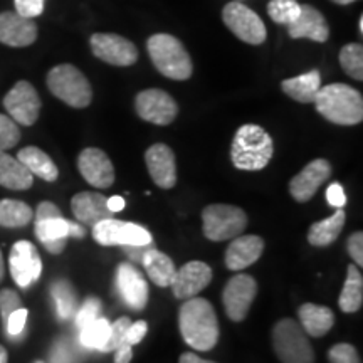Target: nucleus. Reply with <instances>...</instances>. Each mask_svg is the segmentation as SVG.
Returning <instances> with one entry per match:
<instances>
[{"label": "nucleus", "instance_id": "1", "mask_svg": "<svg viewBox=\"0 0 363 363\" xmlns=\"http://www.w3.org/2000/svg\"><path fill=\"white\" fill-rule=\"evenodd\" d=\"M182 338L197 352H208L219 342V320L214 306L203 298H189L179 311Z\"/></svg>", "mask_w": 363, "mask_h": 363}, {"label": "nucleus", "instance_id": "2", "mask_svg": "<svg viewBox=\"0 0 363 363\" xmlns=\"http://www.w3.org/2000/svg\"><path fill=\"white\" fill-rule=\"evenodd\" d=\"M316 111L335 125L353 126L363 120V98L360 91L343 83L326 84L318 91Z\"/></svg>", "mask_w": 363, "mask_h": 363}, {"label": "nucleus", "instance_id": "3", "mask_svg": "<svg viewBox=\"0 0 363 363\" xmlns=\"http://www.w3.org/2000/svg\"><path fill=\"white\" fill-rule=\"evenodd\" d=\"M272 153H274L272 138L259 125H242L235 131L230 147V160L235 169L247 172L266 169Z\"/></svg>", "mask_w": 363, "mask_h": 363}, {"label": "nucleus", "instance_id": "4", "mask_svg": "<svg viewBox=\"0 0 363 363\" xmlns=\"http://www.w3.org/2000/svg\"><path fill=\"white\" fill-rule=\"evenodd\" d=\"M147 49L152 62L165 78L185 81L192 76V59H190L187 49L174 35H152L147 43Z\"/></svg>", "mask_w": 363, "mask_h": 363}, {"label": "nucleus", "instance_id": "5", "mask_svg": "<svg viewBox=\"0 0 363 363\" xmlns=\"http://www.w3.org/2000/svg\"><path fill=\"white\" fill-rule=\"evenodd\" d=\"M272 348L281 363H315V352L301 325L286 318L272 328Z\"/></svg>", "mask_w": 363, "mask_h": 363}, {"label": "nucleus", "instance_id": "6", "mask_svg": "<svg viewBox=\"0 0 363 363\" xmlns=\"http://www.w3.org/2000/svg\"><path fill=\"white\" fill-rule=\"evenodd\" d=\"M48 88L61 101L71 108H86L93 101V89L89 81L78 67L59 65L48 74Z\"/></svg>", "mask_w": 363, "mask_h": 363}, {"label": "nucleus", "instance_id": "7", "mask_svg": "<svg viewBox=\"0 0 363 363\" xmlns=\"http://www.w3.org/2000/svg\"><path fill=\"white\" fill-rule=\"evenodd\" d=\"M247 227V214L229 203H211L202 212V230L208 240L234 239Z\"/></svg>", "mask_w": 363, "mask_h": 363}, {"label": "nucleus", "instance_id": "8", "mask_svg": "<svg viewBox=\"0 0 363 363\" xmlns=\"http://www.w3.org/2000/svg\"><path fill=\"white\" fill-rule=\"evenodd\" d=\"M93 239L99 246H131L147 247L153 244L152 234L147 229L133 222H123L118 219H106L98 222L93 227Z\"/></svg>", "mask_w": 363, "mask_h": 363}, {"label": "nucleus", "instance_id": "9", "mask_svg": "<svg viewBox=\"0 0 363 363\" xmlns=\"http://www.w3.org/2000/svg\"><path fill=\"white\" fill-rule=\"evenodd\" d=\"M222 19L234 35L246 44L259 45L266 40L264 22L252 9L244 6L239 0L229 2L222 11Z\"/></svg>", "mask_w": 363, "mask_h": 363}, {"label": "nucleus", "instance_id": "10", "mask_svg": "<svg viewBox=\"0 0 363 363\" xmlns=\"http://www.w3.org/2000/svg\"><path fill=\"white\" fill-rule=\"evenodd\" d=\"M40 98L29 81H17L4 98V108L17 125L30 126L38 121L40 113Z\"/></svg>", "mask_w": 363, "mask_h": 363}, {"label": "nucleus", "instance_id": "11", "mask_svg": "<svg viewBox=\"0 0 363 363\" xmlns=\"http://www.w3.org/2000/svg\"><path fill=\"white\" fill-rule=\"evenodd\" d=\"M256 294L257 283L252 276L235 274L234 278H230L222 291V301H224L227 316L233 321L246 320Z\"/></svg>", "mask_w": 363, "mask_h": 363}, {"label": "nucleus", "instance_id": "12", "mask_svg": "<svg viewBox=\"0 0 363 363\" xmlns=\"http://www.w3.org/2000/svg\"><path fill=\"white\" fill-rule=\"evenodd\" d=\"M135 110L148 123L165 126L179 115V106L169 93L162 89H145L135 99Z\"/></svg>", "mask_w": 363, "mask_h": 363}, {"label": "nucleus", "instance_id": "13", "mask_svg": "<svg viewBox=\"0 0 363 363\" xmlns=\"http://www.w3.org/2000/svg\"><path fill=\"white\" fill-rule=\"evenodd\" d=\"M89 44L94 56L111 66L126 67L135 65L138 59L136 45L118 34H93Z\"/></svg>", "mask_w": 363, "mask_h": 363}, {"label": "nucleus", "instance_id": "14", "mask_svg": "<svg viewBox=\"0 0 363 363\" xmlns=\"http://www.w3.org/2000/svg\"><path fill=\"white\" fill-rule=\"evenodd\" d=\"M9 266H11L12 279L21 288H29L40 278V272H43L39 251L29 240H19L13 244L11 256H9Z\"/></svg>", "mask_w": 363, "mask_h": 363}, {"label": "nucleus", "instance_id": "15", "mask_svg": "<svg viewBox=\"0 0 363 363\" xmlns=\"http://www.w3.org/2000/svg\"><path fill=\"white\" fill-rule=\"evenodd\" d=\"M331 165L325 158H316L308 163V165L294 175L289 182V194L296 202H310L318 189L330 179Z\"/></svg>", "mask_w": 363, "mask_h": 363}, {"label": "nucleus", "instance_id": "16", "mask_svg": "<svg viewBox=\"0 0 363 363\" xmlns=\"http://www.w3.org/2000/svg\"><path fill=\"white\" fill-rule=\"evenodd\" d=\"M78 169L83 179L96 189H108L115 182V167L99 148H84L78 157Z\"/></svg>", "mask_w": 363, "mask_h": 363}, {"label": "nucleus", "instance_id": "17", "mask_svg": "<svg viewBox=\"0 0 363 363\" xmlns=\"http://www.w3.org/2000/svg\"><path fill=\"white\" fill-rule=\"evenodd\" d=\"M212 281V269L202 261H190L177 269L170 288L175 298L189 299L197 296Z\"/></svg>", "mask_w": 363, "mask_h": 363}, {"label": "nucleus", "instance_id": "18", "mask_svg": "<svg viewBox=\"0 0 363 363\" xmlns=\"http://www.w3.org/2000/svg\"><path fill=\"white\" fill-rule=\"evenodd\" d=\"M148 174L160 189H174L177 184V160L174 150L163 143L152 145L145 153Z\"/></svg>", "mask_w": 363, "mask_h": 363}, {"label": "nucleus", "instance_id": "19", "mask_svg": "<svg viewBox=\"0 0 363 363\" xmlns=\"http://www.w3.org/2000/svg\"><path fill=\"white\" fill-rule=\"evenodd\" d=\"M118 291L131 310L142 311L148 303V284L143 274L130 262H121L116 269Z\"/></svg>", "mask_w": 363, "mask_h": 363}, {"label": "nucleus", "instance_id": "20", "mask_svg": "<svg viewBox=\"0 0 363 363\" xmlns=\"http://www.w3.org/2000/svg\"><path fill=\"white\" fill-rule=\"evenodd\" d=\"M38 39V26L34 19L17 12L0 13V43L11 48H27Z\"/></svg>", "mask_w": 363, "mask_h": 363}, {"label": "nucleus", "instance_id": "21", "mask_svg": "<svg viewBox=\"0 0 363 363\" xmlns=\"http://www.w3.org/2000/svg\"><path fill=\"white\" fill-rule=\"evenodd\" d=\"M289 38L310 39L315 43H326L330 38V27L325 16L313 6H301L298 19L289 26Z\"/></svg>", "mask_w": 363, "mask_h": 363}, {"label": "nucleus", "instance_id": "22", "mask_svg": "<svg viewBox=\"0 0 363 363\" xmlns=\"http://www.w3.org/2000/svg\"><path fill=\"white\" fill-rule=\"evenodd\" d=\"M262 252H264V240L259 235H238L225 251L227 269H246L259 259Z\"/></svg>", "mask_w": 363, "mask_h": 363}, {"label": "nucleus", "instance_id": "23", "mask_svg": "<svg viewBox=\"0 0 363 363\" xmlns=\"http://www.w3.org/2000/svg\"><path fill=\"white\" fill-rule=\"evenodd\" d=\"M106 201L108 199L99 192H79L71 199V211L84 225L94 227L98 222L115 217L108 208Z\"/></svg>", "mask_w": 363, "mask_h": 363}, {"label": "nucleus", "instance_id": "24", "mask_svg": "<svg viewBox=\"0 0 363 363\" xmlns=\"http://www.w3.org/2000/svg\"><path fill=\"white\" fill-rule=\"evenodd\" d=\"M35 235L49 252L61 254L66 249V240L69 238V220L62 216L35 220Z\"/></svg>", "mask_w": 363, "mask_h": 363}, {"label": "nucleus", "instance_id": "25", "mask_svg": "<svg viewBox=\"0 0 363 363\" xmlns=\"http://www.w3.org/2000/svg\"><path fill=\"white\" fill-rule=\"evenodd\" d=\"M301 328L306 335L315 338L325 337L328 331L333 328L335 315L330 308L315 305V303H305L298 311Z\"/></svg>", "mask_w": 363, "mask_h": 363}, {"label": "nucleus", "instance_id": "26", "mask_svg": "<svg viewBox=\"0 0 363 363\" xmlns=\"http://www.w3.org/2000/svg\"><path fill=\"white\" fill-rule=\"evenodd\" d=\"M142 262L145 271H147L148 278L155 283L158 288H169L172 281L175 278V264L167 254H163L157 249L148 247L147 251L142 254Z\"/></svg>", "mask_w": 363, "mask_h": 363}, {"label": "nucleus", "instance_id": "27", "mask_svg": "<svg viewBox=\"0 0 363 363\" xmlns=\"http://www.w3.org/2000/svg\"><path fill=\"white\" fill-rule=\"evenodd\" d=\"M34 175L26 169L22 163L9 155L6 152H0V185L11 190H27L33 187Z\"/></svg>", "mask_w": 363, "mask_h": 363}, {"label": "nucleus", "instance_id": "28", "mask_svg": "<svg viewBox=\"0 0 363 363\" xmlns=\"http://www.w3.org/2000/svg\"><path fill=\"white\" fill-rule=\"evenodd\" d=\"M345 219H347V214H345L343 208H337L333 216L315 222L308 230V242L315 247H326L333 244L342 234Z\"/></svg>", "mask_w": 363, "mask_h": 363}, {"label": "nucleus", "instance_id": "29", "mask_svg": "<svg viewBox=\"0 0 363 363\" xmlns=\"http://www.w3.org/2000/svg\"><path fill=\"white\" fill-rule=\"evenodd\" d=\"M284 94L298 103H313L318 91L321 88V76L316 69L308 71L305 74H299L296 78L284 79L281 83Z\"/></svg>", "mask_w": 363, "mask_h": 363}, {"label": "nucleus", "instance_id": "30", "mask_svg": "<svg viewBox=\"0 0 363 363\" xmlns=\"http://www.w3.org/2000/svg\"><path fill=\"white\" fill-rule=\"evenodd\" d=\"M17 160L26 167L30 174L45 182H54L59 177L56 163L48 153L38 147H26L17 153Z\"/></svg>", "mask_w": 363, "mask_h": 363}, {"label": "nucleus", "instance_id": "31", "mask_svg": "<svg viewBox=\"0 0 363 363\" xmlns=\"http://www.w3.org/2000/svg\"><path fill=\"white\" fill-rule=\"evenodd\" d=\"M363 305V276L355 264L347 267V279L340 293L338 306L343 313H357Z\"/></svg>", "mask_w": 363, "mask_h": 363}, {"label": "nucleus", "instance_id": "32", "mask_svg": "<svg viewBox=\"0 0 363 363\" xmlns=\"http://www.w3.org/2000/svg\"><path fill=\"white\" fill-rule=\"evenodd\" d=\"M33 208L22 201H13V199H2L0 201V225L9 227H24L33 220Z\"/></svg>", "mask_w": 363, "mask_h": 363}, {"label": "nucleus", "instance_id": "33", "mask_svg": "<svg viewBox=\"0 0 363 363\" xmlns=\"http://www.w3.org/2000/svg\"><path fill=\"white\" fill-rule=\"evenodd\" d=\"M51 294L56 303L57 316L62 320H67L74 315L76 310V291L72 289L71 283H67L66 279H59L52 284Z\"/></svg>", "mask_w": 363, "mask_h": 363}, {"label": "nucleus", "instance_id": "34", "mask_svg": "<svg viewBox=\"0 0 363 363\" xmlns=\"http://www.w3.org/2000/svg\"><path fill=\"white\" fill-rule=\"evenodd\" d=\"M110 328L111 323L106 318H96L94 321H91L89 325H86L84 328H81V343L86 348H93V350H101L103 345L106 343L108 337H110Z\"/></svg>", "mask_w": 363, "mask_h": 363}, {"label": "nucleus", "instance_id": "35", "mask_svg": "<svg viewBox=\"0 0 363 363\" xmlns=\"http://www.w3.org/2000/svg\"><path fill=\"white\" fill-rule=\"evenodd\" d=\"M340 65L348 76L357 81L363 79V48L362 44H347L340 51Z\"/></svg>", "mask_w": 363, "mask_h": 363}, {"label": "nucleus", "instance_id": "36", "mask_svg": "<svg viewBox=\"0 0 363 363\" xmlns=\"http://www.w3.org/2000/svg\"><path fill=\"white\" fill-rule=\"evenodd\" d=\"M301 12V4L298 0H271L267 4V13L276 24L291 26Z\"/></svg>", "mask_w": 363, "mask_h": 363}, {"label": "nucleus", "instance_id": "37", "mask_svg": "<svg viewBox=\"0 0 363 363\" xmlns=\"http://www.w3.org/2000/svg\"><path fill=\"white\" fill-rule=\"evenodd\" d=\"M21 142L19 125L11 116L0 115V152H7Z\"/></svg>", "mask_w": 363, "mask_h": 363}, {"label": "nucleus", "instance_id": "38", "mask_svg": "<svg viewBox=\"0 0 363 363\" xmlns=\"http://www.w3.org/2000/svg\"><path fill=\"white\" fill-rule=\"evenodd\" d=\"M131 325L130 318L126 316H121L118 318L115 323H111V328H110V337H108L106 343L103 345L101 352H115L120 345L125 343V335H126V330H128V326Z\"/></svg>", "mask_w": 363, "mask_h": 363}, {"label": "nucleus", "instance_id": "39", "mask_svg": "<svg viewBox=\"0 0 363 363\" xmlns=\"http://www.w3.org/2000/svg\"><path fill=\"white\" fill-rule=\"evenodd\" d=\"M330 363H362L357 348L350 343H338L330 348L328 352Z\"/></svg>", "mask_w": 363, "mask_h": 363}, {"label": "nucleus", "instance_id": "40", "mask_svg": "<svg viewBox=\"0 0 363 363\" xmlns=\"http://www.w3.org/2000/svg\"><path fill=\"white\" fill-rule=\"evenodd\" d=\"M99 311H101V303H99L98 298H88L84 301V305L81 306V310L76 315V326L78 328H84L86 325H89L91 321H94L99 316Z\"/></svg>", "mask_w": 363, "mask_h": 363}, {"label": "nucleus", "instance_id": "41", "mask_svg": "<svg viewBox=\"0 0 363 363\" xmlns=\"http://www.w3.org/2000/svg\"><path fill=\"white\" fill-rule=\"evenodd\" d=\"M19 308H22L21 296L13 289H2L0 291V316H2L4 325H6L7 318Z\"/></svg>", "mask_w": 363, "mask_h": 363}, {"label": "nucleus", "instance_id": "42", "mask_svg": "<svg viewBox=\"0 0 363 363\" xmlns=\"http://www.w3.org/2000/svg\"><path fill=\"white\" fill-rule=\"evenodd\" d=\"M13 6L17 13L29 19L39 17L44 12V0H13Z\"/></svg>", "mask_w": 363, "mask_h": 363}, {"label": "nucleus", "instance_id": "43", "mask_svg": "<svg viewBox=\"0 0 363 363\" xmlns=\"http://www.w3.org/2000/svg\"><path fill=\"white\" fill-rule=\"evenodd\" d=\"M26 321H27V310L26 308H19L12 313L11 316L7 318L6 321V330L11 337H19L22 335V331L26 328Z\"/></svg>", "mask_w": 363, "mask_h": 363}, {"label": "nucleus", "instance_id": "44", "mask_svg": "<svg viewBox=\"0 0 363 363\" xmlns=\"http://www.w3.org/2000/svg\"><path fill=\"white\" fill-rule=\"evenodd\" d=\"M347 249L352 259L355 261V266L362 267L363 266V234L353 233L347 240Z\"/></svg>", "mask_w": 363, "mask_h": 363}, {"label": "nucleus", "instance_id": "45", "mask_svg": "<svg viewBox=\"0 0 363 363\" xmlns=\"http://www.w3.org/2000/svg\"><path fill=\"white\" fill-rule=\"evenodd\" d=\"M147 330H148L147 321L140 320L136 321V323H131L128 326V330H126L125 343L131 345V347H133V345H138L145 338V335H147Z\"/></svg>", "mask_w": 363, "mask_h": 363}, {"label": "nucleus", "instance_id": "46", "mask_svg": "<svg viewBox=\"0 0 363 363\" xmlns=\"http://www.w3.org/2000/svg\"><path fill=\"white\" fill-rule=\"evenodd\" d=\"M52 363H72L74 362V352L66 342H57L54 345L51 353Z\"/></svg>", "mask_w": 363, "mask_h": 363}, {"label": "nucleus", "instance_id": "47", "mask_svg": "<svg viewBox=\"0 0 363 363\" xmlns=\"http://www.w3.org/2000/svg\"><path fill=\"white\" fill-rule=\"evenodd\" d=\"M326 199L333 207L343 208L345 203H347V195H345V190L340 184H331L328 190H326Z\"/></svg>", "mask_w": 363, "mask_h": 363}, {"label": "nucleus", "instance_id": "48", "mask_svg": "<svg viewBox=\"0 0 363 363\" xmlns=\"http://www.w3.org/2000/svg\"><path fill=\"white\" fill-rule=\"evenodd\" d=\"M62 216L61 211H59L56 203L52 202H40L38 206V211H35V220L49 219V217Z\"/></svg>", "mask_w": 363, "mask_h": 363}, {"label": "nucleus", "instance_id": "49", "mask_svg": "<svg viewBox=\"0 0 363 363\" xmlns=\"http://www.w3.org/2000/svg\"><path fill=\"white\" fill-rule=\"evenodd\" d=\"M133 358V352H131V345L123 343L115 350V363H130Z\"/></svg>", "mask_w": 363, "mask_h": 363}, {"label": "nucleus", "instance_id": "50", "mask_svg": "<svg viewBox=\"0 0 363 363\" xmlns=\"http://www.w3.org/2000/svg\"><path fill=\"white\" fill-rule=\"evenodd\" d=\"M106 206H108V208H110V211L113 212V214H115V212H120V211H123V208H125V199H123V197H118V195H115V197L108 199Z\"/></svg>", "mask_w": 363, "mask_h": 363}, {"label": "nucleus", "instance_id": "51", "mask_svg": "<svg viewBox=\"0 0 363 363\" xmlns=\"http://www.w3.org/2000/svg\"><path fill=\"white\" fill-rule=\"evenodd\" d=\"M179 363H216V362L203 360V358L195 355V353H182L179 358Z\"/></svg>", "mask_w": 363, "mask_h": 363}, {"label": "nucleus", "instance_id": "52", "mask_svg": "<svg viewBox=\"0 0 363 363\" xmlns=\"http://www.w3.org/2000/svg\"><path fill=\"white\" fill-rule=\"evenodd\" d=\"M69 238H84V229L79 224H74V222H69Z\"/></svg>", "mask_w": 363, "mask_h": 363}, {"label": "nucleus", "instance_id": "53", "mask_svg": "<svg viewBox=\"0 0 363 363\" xmlns=\"http://www.w3.org/2000/svg\"><path fill=\"white\" fill-rule=\"evenodd\" d=\"M7 362H9L7 350L2 347V345H0V363H7Z\"/></svg>", "mask_w": 363, "mask_h": 363}, {"label": "nucleus", "instance_id": "54", "mask_svg": "<svg viewBox=\"0 0 363 363\" xmlns=\"http://www.w3.org/2000/svg\"><path fill=\"white\" fill-rule=\"evenodd\" d=\"M4 274H6V266H4V256H2V251H0V283H2Z\"/></svg>", "mask_w": 363, "mask_h": 363}, {"label": "nucleus", "instance_id": "55", "mask_svg": "<svg viewBox=\"0 0 363 363\" xmlns=\"http://www.w3.org/2000/svg\"><path fill=\"white\" fill-rule=\"evenodd\" d=\"M333 2L340 4V6H348V4H353V2H355V0H333Z\"/></svg>", "mask_w": 363, "mask_h": 363}, {"label": "nucleus", "instance_id": "56", "mask_svg": "<svg viewBox=\"0 0 363 363\" xmlns=\"http://www.w3.org/2000/svg\"><path fill=\"white\" fill-rule=\"evenodd\" d=\"M358 30H360V34H363V16H360V21H358Z\"/></svg>", "mask_w": 363, "mask_h": 363}, {"label": "nucleus", "instance_id": "57", "mask_svg": "<svg viewBox=\"0 0 363 363\" xmlns=\"http://www.w3.org/2000/svg\"><path fill=\"white\" fill-rule=\"evenodd\" d=\"M38 363H43V362H38Z\"/></svg>", "mask_w": 363, "mask_h": 363}, {"label": "nucleus", "instance_id": "58", "mask_svg": "<svg viewBox=\"0 0 363 363\" xmlns=\"http://www.w3.org/2000/svg\"><path fill=\"white\" fill-rule=\"evenodd\" d=\"M239 2H240V0H239Z\"/></svg>", "mask_w": 363, "mask_h": 363}]
</instances>
